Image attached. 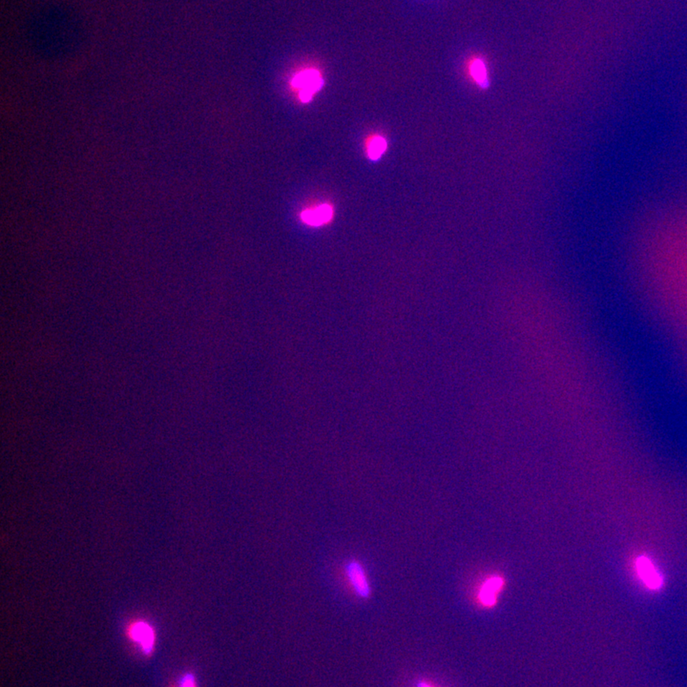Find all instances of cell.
<instances>
[{
  "instance_id": "6da1fadb",
  "label": "cell",
  "mask_w": 687,
  "mask_h": 687,
  "mask_svg": "<svg viewBox=\"0 0 687 687\" xmlns=\"http://www.w3.org/2000/svg\"><path fill=\"white\" fill-rule=\"evenodd\" d=\"M292 86L299 89V97L303 102H308L313 95L323 87L324 81L318 71L306 70L296 74L292 81Z\"/></svg>"
},
{
  "instance_id": "7a4b0ae2",
  "label": "cell",
  "mask_w": 687,
  "mask_h": 687,
  "mask_svg": "<svg viewBox=\"0 0 687 687\" xmlns=\"http://www.w3.org/2000/svg\"><path fill=\"white\" fill-rule=\"evenodd\" d=\"M346 574L347 581L351 584L352 588L360 598L367 599L370 595V585L369 578H368L366 570L364 569L361 563L352 560L347 563L346 566Z\"/></svg>"
},
{
  "instance_id": "3957f363",
  "label": "cell",
  "mask_w": 687,
  "mask_h": 687,
  "mask_svg": "<svg viewBox=\"0 0 687 687\" xmlns=\"http://www.w3.org/2000/svg\"><path fill=\"white\" fill-rule=\"evenodd\" d=\"M504 584L505 581L500 576L493 575L483 581L480 584L477 595L480 603L486 607L495 606L499 594L503 591Z\"/></svg>"
},
{
  "instance_id": "277c9868",
  "label": "cell",
  "mask_w": 687,
  "mask_h": 687,
  "mask_svg": "<svg viewBox=\"0 0 687 687\" xmlns=\"http://www.w3.org/2000/svg\"><path fill=\"white\" fill-rule=\"evenodd\" d=\"M635 569L639 574L640 578L648 588L657 590L663 585V578L660 574L656 570L653 563L645 557H640L635 560Z\"/></svg>"
},
{
  "instance_id": "5b68a950",
  "label": "cell",
  "mask_w": 687,
  "mask_h": 687,
  "mask_svg": "<svg viewBox=\"0 0 687 687\" xmlns=\"http://www.w3.org/2000/svg\"><path fill=\"white\" fill-rule=\"evenodd\" d=\"M130 637L136 642L140 643L144 652L149 653L153 649L155 635L153 629L145 622L134 624L130 629Z\"/></svg>"
},
{
  "instance_id": "8992f818",
  "label": "cell",
  "mask_w": 687,
  "mask_h": 687,
  "mask_svg": "<svg viewBox=\"0 0 687 687\" xmlns=\"http://www.w3.org/2000/svg\"><path fill=\"white\" fill-rule=\"evenodd\" d=\"M333 208L331 205H320L315 210L303 211L301 219L303 223L313 226H319L329 222L333 217Z\"/></svg>"
},
{
  "instance_id": "52a82bcc",
  "label": "cell",
  "mask_w": 687,
  "mask_h": 687,
  "mask_svg": "<svg viewBox=\"0 0 687 687\" xmlns=\"http://www.w3.org/2000/svg\"><path fill=\"white\" fill-rule=\"evenodd\" d=\"M469 74L473 82L480 89H487L490 86L487 65L482 58H475L470 61Z\"/></svg>"
},
{
  "instance_id": "ba28073f",
  "label": "cell",
  "mask_w": 687,
  "mask_h": 687,
  "mask_svg": "<svg viewBox=\"0 0 687 687\" xmlns=\"http://www.w3.org/2000/svg\"><path fill=\"white\" fill-rule=\"evenodd\" d=\"M387 141L380 136H375L370 141L369 146H368V156L372 161H377L387 150Z\"/></svg>"
},
{
  "instance_id": "9c48e42d",
  "label": "cell",
  "mask_w": 687,
  "mask_h": 687,
  "mask_svg": "<svg viewBox=\"0 0 687 687\" xmlns=\"http://www.w3.org/2000/svg\"><path fill=\"white\" fill-rule=\"evenodd\" d=\"M182 687H196V684H195L194 678L192 676L187 677L182 681Z\"/></svg>"
},
{
  "instance_id": "30bf717a",
  "label": "cell",
  "mask_w": 687,
  "mask_h": 687,
  "mask_svg": "<svg viewBox=\"0 0 687 687\" xmlns=\"http://www.w3.org/2000/svg\"><path fill=\"white\" fill-rule=\"evenodd\" d=\"M419 687H429V686H427V684H421L420 686H419Z\"/></svg>"
}]
</instances>
